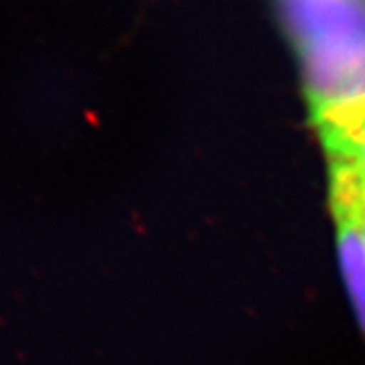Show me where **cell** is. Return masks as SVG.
<instances>
[{"label":"cell","mask_w":365,"mask_h":365,"mask_svg":"<svg viewBox=\"0 0 365 365\" xmlns=\"http://www.w3.org/2000/svg\"><path fill=\"white\" fill-rule=\"evenodd\" d=\"M323 148L365 120V0H270Z\"/></svg>","instance_id":"cell-1"},{"label":"cell","mask_w":365,"mask_h":365,"mask_svg":"<svg viewBox=\"0 0 365 365\" xmlns=\"http://www.w3.org/2000/svg\"><path fill=\"white\" fill-rule=\"evenodd\" d=\"M343 287L365 335V237L349 213H331Z\"/></svg>","instance_id":"cell-2"},{"label":"cell","mask_w":365,"mask_h":365,"mask_svg":"<svg viewBox=\"0 0 365 365\" xmlns=\"http://www.w3.org/2000/svg\"><path fill=\"white\" fill-rule=\"evenodd\" d=\"M331 213H349L365 237V169L347 158H325Z\"/></svg>","instance_id":"cell-3"},{"label":"cell","mask_w":365,"mask_h":365,"mask_svg":"<svg viewBox=\"0 0 365 365\" xmlns=\"http://www.w3.org/2000/svg\"><path fill=\"white\" fill-rule=\"evenodd\" d=\"M323 153H325V158H349L365 169V120L364 124L353 132L351 138H347L339 146L323 150Z\"/></svg>","instance_id":"cell-4"}]
</instances>
